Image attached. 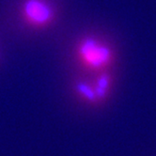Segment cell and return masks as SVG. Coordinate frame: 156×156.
Segmentation results:
<instances>
[{"label": "cell", "instance_id": "1", "mask_svg": "<svg viewBox=\"0 0 156 156\" xmlns=\"http://www.w3.org/2000/svg\"><path fill=\"white\" fill-rule=\"evenodd\" d=\"M73 58L82 71L96 74L112 69L117 53L108 41L95 34H86L76 41Z\"/></svg>", "mask_w": 156, "mask_h": 156}, {"label": "cell", "instance_id": "2", "mask_svg": "<svg viewBox=\"0 0 156 156\" xmlns=\"http://www.w3.org/2000/svg\"><path fill=\"white\" fill-rule=\"evenodd\" d=\"M24 23L33 30H46L57 20V10L49 0H25L21 9Z\"/></svg>", "mask_w": 156, "mask_h": 156}, {"label": "cell", "instance_id": "3", "mask_svg": "<svg viewBox=\"0 0 156 156\" xmlns=\"http://www.w3.org/2000/svg\"><path fill=\"white\" fill-rule=\"evenodd\" d=\"M114 80V74L111 70L94 74V78L91 81L94 86L99 105L107 101L113 90Z\"/></svg>", "mask_w": 156, "mask_h": 156}, {"label": "cell", "instance_id": "4", "mask_svg": "<svg viewBox=\"0 0 156 156\" xmlns=\"http://www.w3.org/2000/svg\"><path fill=\"white\" fill-rule=\"evenodd\" d=\"M73 90L79 101L88 106H99L94 86L91 80L77 78L73 81Z\"/></svg>", "mask_w": 156, "mask_h": 156}]
</instances>
